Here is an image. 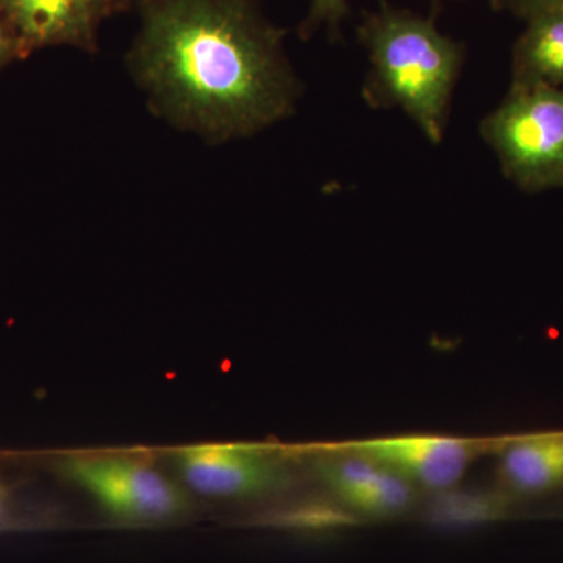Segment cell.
<instances>
[{
    "mask_svg": "<svg viewBox=\"0 0 563 563\" xmlns=\"http://www.w3.org/2000/svg\"><path fill=\"white\" fill-rule=\"evenodd\" d=\"M58 468L121 523H166L190 510L184 487L136 455L73 454Z\"/></svg>",
    "mask_w": 563,
    "mask_h": 563,
    "instance_id": "obj_4",
    "label": "cell"
},
{
    "mask_svg": "<svg viewBox=\"0 0 563 563\" xmlns=\"http://www.w3.org/2000/svg\"><path fill=\"white\" fill-rule=\"evenodd\" d=\"M481 135L521 190L563 188V88L510 85L481 122Z\"/></svg>",
    "mask_w": 563,
    "mask_h": 563,
    "instance_id": "obj_3",
    "label": "cell"
},
{
    "mask_svg": "<svg viewBox=\"0 0 563 563\" xmlns=\"http://www.w3.org/2000/svg\"><path fill=\"white\" fill-rule=\"evenodd\" d=\"M16 60H24L20 43L14 38L5 21L0 18V69Z\"/></svg>",
    "mask_w": 563,
    "mask_h": 563,
    "instance_id": "obj_13",
    "label": "cell"
},
{
    "mask_svg": "<svg viewBox=\"0 0 563 563\" xmlns=\"http://www.w3.org/2000/svg\"><path fill=\"white\" fill-rule=\"evenodd\" d=\"M350 14V5L347 0H312L309 16L301 25V35H313L322 25H328L332 35L340 32V25L344 18Z\"/></svg>",
    "mask_w": 563,
    "mask_h": 563,
    "instance_id": "obj_11",
    "label": "cell"
},
{
    "mask_svg": "<svg viewBox=\"0 0 563 563\" xmlns=\"http://www.w3.org/2000/svg\"><path fill=\"white\" fill-rule=\"evenodd\" d=\"M499 476L518 495L563 488V432L517 437L503 444Z\"/></svg>",
    "mask_w": 563,
    "mask_h": 563,
    "instance_id": "obj_9",
    "label": "cell"
},
{
    "mask_svg": "<svg viewBox=\"0 0 563 563\" xmlns=\"http://www.w3.org/2000/svg\"><path fill=\"white\" fill-rule=\"evenodd\" d=\"M496 9L510 11L515 16L528 21L540 14L563 11V0H493Z\"/></svg>",
    "mask_w": 563,
    "mask_h": 563,
    "instance_id": "obj_12",
    "label": "cell"
},
{
    "mask_svg": "<svg viewBox=\"0 0 563 563\" xmlns=\"http://www.w3.org/2000/svg\"><path fill=\"white\" fill-rule=\"evenodd\" d=\"M318 474L340 503L373 518L401 515L415 501L413 484L383 463L339 451L318 462Z\"/></svg>",
    "mask_w": 563,
    "mask_h": 563,
    "instance_id": "obj_8",
    "label": "cell"
},
{
    "mask_svg": "<svg viewBox=\"0 0 563 563\" xmlns=\"http://www.w3.org/2000/svg\"><path fill=\"white\" fill-rule=\"evenodd\" d=\"M358 40L368 52L363 101L374 110L401 109L431 143H442L465 47L443 35L433 18L383 2L365 14Z\"/></svg>",
    "mask_w": 563,
    "mask_h": 563,
    "instance_id": "obj_2",
    "label": "cell"
},
{
    "mask_svg": "<svg viewBox=\"0 0 563 563\" xmlns=\"http://www.w3.org/2000/svg\"><path fill=\"white\" fill-rule=\"evenodd\" d=\"M129 2H131V3H132V2H133V0H129Z\"/></svg>",
    "mask_w": 563,
    "mask_h": 563,
    "instance_id": "obj_15",
    "label": "cell"
},
{
    "mask_svg": "<svg viewBox=\"0 0 563 563\" xmlns=\"http://www.w3.org/2000/svg\"><path fill=\"white\" fill-rule=\"evenodd\" d=\"M131 60L136 79L176 124L225 141L295 111L299 81L282 29L258 0H140Z\"/></svg>",
    "mask_w": 563,
    "mask_h": 563,
    "instance_id": "obj_1",
    "label": "cell"
},
{
    "mask_svg": "<svg viewBox=\"0 0 563 563\" xmlns=\"http://www.w3.org/2000/svg\"><path fill=\"white\" fill-rule=\"evenodd\" d=\"M344 451L383 463L410 484L446 490L461 483L483 448L457 437L401 435L350 443Z\"/></svg>",
    "mask_w": 563,
    "mask_h": 563,
    "instance_id": "obj_7",
    "label": "cell"
},
{
    "mask_svg": "<svg viewBox=\"0 0 563 563\" xmlns=\"http://www.w3.org/2000/svg\"><path fill=\"white\" fill-rule=\"evenodd\" d=\"M10 517V492L7 484L0 476V528L9 521Z\"/></svg>",
    "mask_w": 563,
    "mask_h": 563,
    "instance_id": "obj_14",
    "label": "cell"
},
{
    "mask_svg": "<svg viewBox=\"0 0 563 563\" xmlns=\"http://www.w3.org/2000/svg\"><path fill=\"white\" fill-rule=\"evenodd\" d=\"M129 5V0H0V18L27 58L49 46L96 51L103 20Z\"/></svg>",
    "mask_w": 563,
    "mask_h": 563,
    "instance_id": "obj_6",
    "label": "cell"
},
{
    "mask_svg": "<svg viewBox=\"0 0 563 563\" xmlns=\"http://www.w3.org/2000/svg\"><path fill=\"white\" fill-rule=\"evenodd\" d=\"M526 22L512 51V85L563 88V11Z\"/></svg>",
    "mask_w": 563,
    "mask_h": 563,
    "instance_id": "obj_10",
    "label": "cell"
},
{
    "mask_svg": "<svg viewBox=\"0 0 563 563\" xmlns=\"http://www.w3.org/2000/svg\"><path fill=\"white\" fill-rule=\"evenodd\" d=\"M181 483L202 496L246 499L269 495L290 483L287 466L255 444H195L174 453Z\"/></svg>",
    "mask_w": 563,
    "mask_h": 563,
    "instance_id": "obj_5",
    "label": "cell"
}]
</instances>
